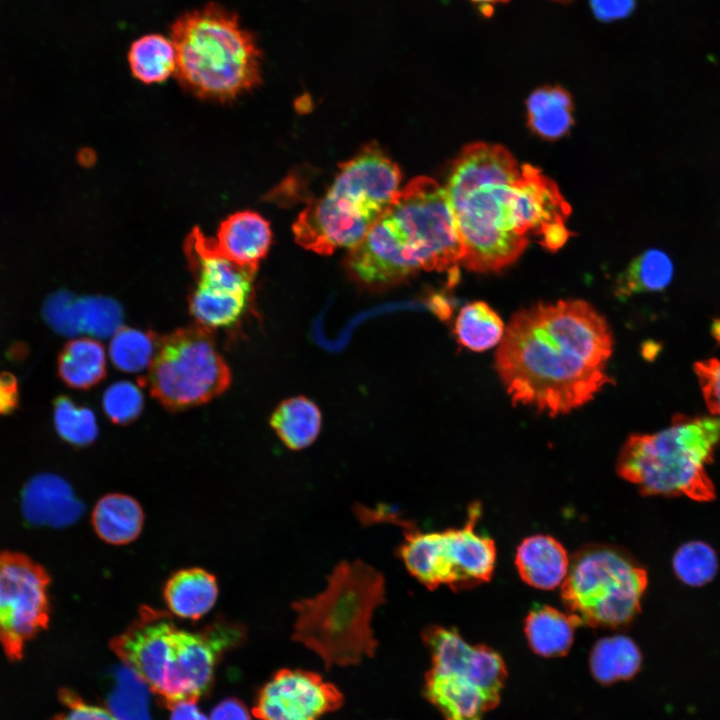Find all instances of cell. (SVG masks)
<instances>
[{"label": "cell", "mask_w": 720, "mask_h": 720, "mask_svg": "<svg viewBox=\"0 0 720 720\" xmlns=\"http://www.w3.org/2000/svg\"><path fill=\"white\" fill-rule=\"evenodd\" d=\"M50 577L20 553H0V644L7 657L19 660L26 641L46 629L50 618Z\"/></svg>", "instance_id": "obj_14"}, {"label": "cell", "mask_w": 720, "mask_h": 720, "mask_svg": "<svg viewBox=\"0 0 720 720\" xmlns=\"http://www.w3.org/2000/svg\"><path fill=\"white\" fill-rule=\"evenodd\" d=\"M271 426L290 449L306 448L317 438L321 413L309 399L299 396L279 404L271 416Z\"/></svg>", "instance_id": "obj_26"}, {"label": "cell", "mask_w": 720, "mask_h": 720, "mask_svg": "<svg viewBox=\"0 0 720 720\" xmlns=\"http://www.w3.org/2000/svg\"><path fill=\"white\" fill-rule=\"evenodd\" d=\"M144 514L139 503L124 494L102 497L92 512V524L97 535L109 544L123 545L140 534Z\"/></svg>", "instance_id": "obj_21"}, {"label": "cell", "mask_w": 720, "mask_h": 720, "mask_svg": "<svg viewBox=\"0 0 720 720\" xmlns=\"http://www.w3.org/2000/svg\"><path fill=\"white\" fill-rule=\"evenodd\" d=\"M575 623L567 613L550 606L532 609L524 622L530 648L543 657L566 655L574 640Z\"/></svg>", "instance_id": "obj_23"}, {"label": "cell", "mask_w": 720, "mask_h": 720, "mask_svg": "<svg viewBox=\"0 0 720 720\" xmlns=\"http://www.w3.org/2000/svg\"><path fill=\"white\" fill-rule=\"evenodd\" d=\"M719 441V418L679 416L658 432L630 435L616 471L644 495L709 501L715 489L706 467Z\"/></svg>", "instance_id": "obj_6"}, {"label": "cell", "mask_w": 720, "mask_h": 720, "mask_svg": "<svg viewBox=\"0 0 720 720\" xmlns=\"http://www.w3.org/2000/svg\"><path fill=\"white\" fill-rule=\"evenodd\" d=\"M605 317L581 299L525 307L513 314L495 354V369L514 405L554 417L591 401L613 383Z\"/></svg>", "instance_id": "obj_1"}, {"label": "cell", "mask_w": 720, "mask_h": 720, "mask_svg": "<svg viewBox=\"0 0 720 720\" xmlns=\"http://www.w3.org/2000/svg\"><path fill=\"white\" fill-rule=\"evenodd\" d=\"M505 326L498 313L483 301L463 306L456 318L454 332L462 346L483 352L498 345Z\"/></svg>", "instance_id": "obj_28"}, {"label": "cell", "mask_w": 720, "mask_h": 720, "mask_svg": "<svg viewBox=\"0 0 720 720\" xmlns=\"http://www.w3.org/2000/svg\"><path fill=\"white\" fill-rule=\"evenodd\" d=\"M422 640L431 666L423 695L444 720H483L500 702L507 679L502 657L485 645H470L452 628L427 626Z\"/></svg>", "instance_id": "obj_7"}, {"label": "cell", "mask_w": 720, "mask_h": 720, "mask_svg": "<svg viewBox=\"0 0 720 720\" xmlns=\"http://www.w3.org/2000/svg\"><path fill=\"white\" fill-rule=\"evenodd\" d=\"M157 337L152 332L120 327L109 346V355L118 369L136 373L148 369L157 346Z\"/></svg>", "instance_id": "obj_30"}, {"label": "cell", "mask_w": 720, "mask_h": 720, "mask_svg": "<svg viewBox=\"0 0 720 720\" xmlns=\"http://www.w3.org/2000/svg\"><path fill=\"white\" fill-rule=\"evenodd\" d=\"M59 699L68 708L50 720H119L108 710L84 702L78 695L68 689L59 692Z\"/></svg>", "instance_id": "obj_36"}, {"label": "cell", "mask_w": 720, "mask_h": 720, "mask_svg": "<svg viewBox=\"0 0 720 720\" xmlns=\"http://www.w3.org/2000/svg\"><path fill=\"white\" fill-rule=\"evenodd\" d=\"M385 601L383 575L361 561H342L317 595L292 605V638L321 658L326 670L359 664L373 657L378 643L373 614Z\"/></svg>", "instance_id": "obj_3"}, {"label": "cell", "mask_w": 720, "mask_h": 720, "mask_svg": "<svg viewBox=\"0 0 720 720\" xmlns=\"http://www.w3.org/2000/svg\"><path fill=\"white\" fill-rule=\"evenodd\" d=\"M184 252L195 278L188 303L197 325L210 331L235 325L248 309L257 271L221 255L199 227L187 236Z\"/></svg>", "instance_id": "obj_12"}, {"label": "cell", "mask_w": 720, "mask_h": 720, "mask_svg": "<svg viewBox=\"0 0 720 720\" xmlns=\"http://www.w3.org/2000/svg\"><path fill=\"white\" fill-rule=\"evenodd\" d=\"M74 318L77 333L107 337L120 328L122 312L109 298L89 296L75 299Z\"/></svg>", "instance_id": "obj_33"}, {"label": "cell", "mask_w": 720, "mask_h": 720, "mask_svg": "<svg viewBox=\"0 0 720 720\" xmlns=\"http://www.w3.org/2000/svg\"><path fill=\"white\" fill-rule=\"evenodd\" d=\"M480 505L472 504L460 528L424 532L404 530L398 554L408 572L428 589L447 585L455 591L488 582L495 568L494 541L475 531Z\"/></svg>", "instance_id": "obj_11"}, {"label": "cell", "mask_w": 720, "mask_h": 720, "mask_svg": "<svg viewBox=\"0 0 720 720\" xmlns=\"http://www.w3.org/2000/svg\"><path fill=\"white\" fill-rule=\"evenodd\" d=\"M209 720H251V717L240 700L227 698L214 707Z\"/></svg>", "instance_id": "obj_40"}, {"label": "cell", "mask_w": 720, "mask_h": 720, "mask_svg": "<svg viewBox=\"0 0 720 720\" xmlns=\"http://www.w3.org/2000/svg\"><path fill=\"white\" fill-rule=\"evenodd\" d=\"M646 570L622 550L588 545L573 555L561 598L576 626L619 628L640 612Z\"/></svg>", "instance_id": "obj_8"}, {"label": "cell", "mask_w": 720, "mask_h": 720, "mask_svg": "<svg viewBox=\"0 0 720 720\" xmlns=\"http://www.w3.org/2000/svg\"><path fill=\"white\" fill-rule=\"evenodd\" d=\"M59 378L74 389H89L106 375V354L102 344L90 337L69 340L57 358Z\"/></svg>", "instance_id": "obj_22"}, {"label": "cell", "mask_w": 720, "mask_h": 720, "mask_svg": "<svg viewBox=\"0 0 720 720\" xmlns=\"http://www.w3.org/2000/svg\"><path fill=\"white\" fill-rule=\"evenodd\" d=\"M170 720H209L196 706V702L182 701L171 708Z\"/></svg>", "instance_id": "obj_41"}, {"label": "cell", "mask_w": 720, "mask_h": 720, "mask_svg": "<svg viewBox=\"0 0 720 720\" xmlns=\"http://www.w3.org/2000/svg\"><path fill=\"white\" fill-rule=\"evenodd\" d=\"M593 677L602 684L629 680L640 670L642 654L636 643L625 635L599 639L589 659Z\"/></svg>", "instance_id": "obj_24"}, {"label": "cell", "mask_w": 720, "mask_h": 720, "mask_svg": "<svg viewBox=\"0 0 720 720\" xmlns=\"http://www.w3.org/2000/svg\"><path fill=\"white\" fill-rule=\"evenodd\" d=\"M244 639L242 625L223 618L197 632L174 626L169 635L160 700L169 708L182 701L196 702L209 689L219 658Z\"/></svg>", "instance_id": "obj_13"}, {"label": "cell", "mask_w": 720, "mask_h": 720, "mask_svg": "<svg viewBox=\"0 0 720 720\" xmlns=\"http://www.w3.org/2000/svg\"><path fill=\"white\" fill-rule=\"evenodd\" d=\"M473 2H476L481 5L482 10L485 12V14H489L492 5L498 4V3H504L508 0H472Z\"/></svg>", "instance_id": "obj_42"}, {"label": "cell", "mask_w": 720, "mask_h": 720, "mask_svg": "<svg viewBox=\"0 0 720 720\" xmlns=\"http://www.w3.org/2000/svg\"><path fill=\"white\" fill-rule=\"evenodd\" d=\"M674 266L669 256L659 249H648L637 256L617 281L618 297L641 292L664 290L672 281Z\"/></svg>", "instance_id": "obj_29"}, {"label": "cell", "mask_w": 720, "mask_h": 720, "mask_svg": "<svg viewBox=\"0 0 720 720\" xmlns=\"http://www.w3.org/2000/svg\"><path fill=\"white\" fill-rule=\"evenodd\" d=\"M25 517L34 524L65 526L81 514L69 484L53 474H41L31 479L22 497Z\"/></svg>", "instance_id": "obj_18"}, {"label": "cell", "mask_w": 720, "mask_h": 720, "mask_svg": "<svg viewBox=\"0 0 720 720\" xmlns=\"http://www.w3.org/2000/svg\"><path fill=\"white\" fill-rule=\"evenodd\" d=\"M529 127L545 139L565 135L573 123L572 100L561 87L547 86L534 90L527 99Z\"/></svg>", "instance_id": "obj_25"}, {"label": "cell", "mask_w": 720, "mask_h": 720, "mask_svg": "<svg viewBox=\"0 0 720 720\" xmlns=\"http://www.w3.org/2000/svg\"><path fill=\"white\" fill-rule=\"evenodd\" d=\"M380 218L416 272L457 274L463 247L446 190L434 179L418 176L410 180Z\"/></svg>", "instance_id": "obj_9"}, {"label": "cell", "mask_w": 720, "mask_h": 720, "mask_svg": "<svg viewBox=\"0 0 720 720\" xmlns=\"http://www.w3.org/2000/svg\"><path fill=\"white\" fill-rule=\"evenodd\" d=\"M132 75L145 84L161 83L176 70V52L170 38L150 33L132 42L128 51Z\"/></svg>", "instance_id": "obj_27"}, {"label": "cell", "mask_w": 720, "mask_h": 720, "mask_svg": "<svg viewBox=\"0 0 720 720\" xmlns=\"http://www.w3.org/2000/svg\"><path fill=\"white\" fill-rule=\"evenodd\" d=\"M213 240L221 255L241 267L257 271L269 251L272 231L260 214L244 210L223 220Z\"/></svg>", "instance_id": "obj_17"}, {"label": "cell", "mask_w": 720, "mask_h": 720, "mask_svg": "<svg viewBox=\"0 0 720 720\" xmlns=\"http://www.w3.org/2000/svg\"><path fill=\"white\" fill-rule=\"evenodd\" d=\"M76 297L60 290L49 295L44 302L42 314L47 324L63 335H75L74 303Z\"/></svg>", "instance_id": "obj_35"}, {"label": "cell", "mask_w": 720, "mask_h": 720, "mask_svg": "<svg viewBox=\"0 0 720 720\" xmlns=\"http://www.w3.org/2000/svg\"><path fill=\"white\" fill-rule=\"evenodd\" d=\"M696 373L710 411L720 419V361L710 359L699 362Z\"/></svg>", "instance_id": "obj_37"}, {"label": "cell", "mask_w": 720, "mask_h": 720, "mask_svg": "<svg viewBox=\"0 0 720 720\" xmlns=\"http://www.w3.org/2000/svg\"><path fill=\"white\" fill-rule=\"evenodd\" d=\"M175 76L200 99L226 102L261 82V50L237 14L217 3L187 11L170 26Z\"/></svg>", "instance_id": "obj_4"}, {"label": "cell", "mask_w": 720, "mask_h": 720, "mask_svg": "<svg viewBox=\"0 0 720 720\" xmlns=\"http://www.w3.org/2000/svg\"><path fill=\"white\" fill-rule=\"evenodd\" d=\"M167 607L175 616L198 620L214 606L218 596L215 576L201 568L182 569L174 573L164 586Z\"/></svg>", "instance_id": "obj_20"}, {"label": "cell", "mask_w": 720, "mask_h": 720, "mask_svg": "<svg viewBox=\"0 0 720 720\" xmlns=\"http://www.w3.org/2000/svg\"><path fill=\"white\" fill-rule=\"evenodd\" d=\"M636 0H590L594 15L601 21H612L628 16Z\"/></svg>", "instance_id": "obj_38"}, {"label": "cell", "mask_w": 720, "mask_h": 720, "mask_svg": "<svg viewBox=\"0 0 720 720\" xmlns=\"http://www.w3.org/2000/svg\"><path fill=\"white\" fill-rule=\"evenodd\" d=\"M19 384L10 372L0 373V415H10L19 407Z\"/></svg>", "instance_id": "obj_39"}, {"label": "cell", "mask_w": 720, "mask_h": 720, "mask_svg": "<svg viewBox=\"0 0 720 720\" xmlns=\"http://www.w3.org/2000/svg\"><path fill=\"white\" fill-rule=\"evenodd\" d=\"M102 403L105 414L113 423L125 425L140 415L144 399L135 384L119 381L106 389Z\"/></svg>", "instance_id": "obj_34"}, {"label": "cell", "mask_w": 720, "mask_h": 720, "mask_svg": "<svg viewBox=\"0 0 720 720\" xmlns=\"http://www.w3.org/2000/svg\"><path fill=\"white\" fill-rule=\"evenodd\" d=\"M463 247L461 264L486 273L514 263L548 212L540 173L501 145L469 144L445 187Z\"/></svg>", "instance_id": "obj_2"}, {"label": "cell", "mask_w": 720, "mask_h": 720, "mask_svg": "<svg viewBox=\"0 0 720 720\" xmlns=\"http://www.w3.org/2000/svg\"><path fill=\"white\" fill-rule=\"evenodd\" d=\"M672 567L685 585L701 587L711 582L718 571V557L707 543L693 540L682 544L674 553Z\"/></svg>", "instance_id": "obj_32"}, {"label": "cell", "mask_w": 720, "mask_h": 720, "mask_svg": "<svg viewBox=\"0 0 720 720\" xmlns=\"http://www.w3.org/2000/svg\"><path fill=\"white\" fill-rule=\"evenodd\" d=\"M174 626L167 612L142 606L133 623L111 641L113 652L157 696L163 684L169 635Z\"/></svg>", "instance_id": "obj_16"}, {"label": "cell", "mask_w": 720, "mask_h": 720, "mask_svg": "<svg viewBox=\"0 0 720 720\" xmlns=\"http://www.w3.org/2000/svg\"><path fill=\"white\" fill-rule=\"evenodd\" d=\"M401 172L376 144L366 146L339 171L326 193L312 201L293 224L296 242L330 255L353 248L400 190Z\"/></svg>", "instance_id": "obj_5"}, {"label": "cell", "mask_w": 720, "mask_h": 720, "mask_svg": "<svg viewBox=\"0 0 720 720\" xmlns=\"http://www.w3.org/2000/svg\"><path fill=\"white\" fill-rule=\"evenodd\" d=\"M343 703V693L320 674L284 668L259 690L253 715L258 720H320Z\"/></svg>", "instance_id": "obj_15"}, {"label": "cell", "mask_w": 720, "mask_h": 720, "mask_svg": "<svg viewBox=\"0 0 720 720\" xmlns=\"http://www.w3.org/2000/svg\"><path fill=\"white\" fill-rule=\"evenodd\" d=\"M570 559L563 545L548 535L525 538L516 550L515 565L528 585L550 590L562 584Z\"/></svg>", "instance_id": "obj_19"}, {"label": "cell", "mask_w": 720, "mask_h": 720, "mask_svg": "<svg viewBox=\"0 0 720 720\" xmlns=\"http://www.w3.org/2000/svg\"><path fill=\"white\" fill-rule=\"evenodd\" d=\"M144 383L162 406L178 411L221 395L230 386L231 372L210 330L196 325L158 339Z\"/></svg>", "instance_id": "obj_10"}, {"label": "cell", "mask_w": 720, "mask_h": 720, "mask_svg": "<svg viewBox=\"0 0 720 720\" xmlns=\"http://www.w3.org/2000/svg\"><path fill=\"white\" fill-rule=\"evenodd\" d=\"M53 422L59 437L76 447L91 444L98 435V425L92 410L77 405L67 396H59L54 400Z\"/></svg>", "instance_id": "obj_31"}]
</instances>
